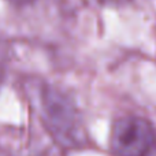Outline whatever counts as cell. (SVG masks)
<instances>
[{
  "label": "cell",
  "mask_w": 156,
  "mask_h": 156,
  "mask_svg": "<svg viewBox=\"0 0 156 156\" xmlns=\"http://www.w3.org/2000/svg\"><path fill=\"white\" fill-rule=\"evenodd\" d=\"M111 149L115 156H156L155 127L141 116H122L112 125Z\"/></svg>",
  "instance_id": "1"
},
{
  "label": "cell",
  "mask_w": 156,
  "mask_h": 156,
  "mask_svg": "<svg viewBox=\"0 0 156 156\" xmlns=\"http://www.w3.org/2000/svg\"><path fill=\"white\" fill-rule=\"evenodd\" d=\"M43 112L52 134L62 144L78 145L81 143V126L74 105L56 90H48L43 96Z\"/></svg>",
  "instance_id": "2"
},
{
  "label": "cell",
  "mask_w": 156,
  "mask_h": 156,
  "mask_svg": "<svg viewBox=\"0 0 156 156\" xmlns=\"http://www.w3.org/2000/svg\"><path fill=\"white\" fill-rule=\"evenodd\" d=\"M7 2H10L14 5H26L30 4L32 2H34V0H7Z\"/></svg>",
  "instance_id": "3"
},
{
  "label": "cell",
  "mask_w": 156,
  "mask_h": 156,
  "mask_svg": "<svg viewBox=\"0 0 156 156\" xmlns=\"http://www.w3.org/2000/svg\"><path fill=\"white\" fill-rule=\"evenodd\" d=\"M3 74H4V71H3V67H2V65H0V85H2V82H3Z\"/></svg>",
  "instance_id": "4"
}]
</instances>
